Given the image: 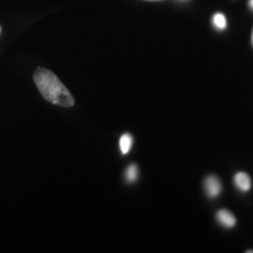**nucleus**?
I'll return each mask as SVG.
<instances>
[{"label": "nucleus", "instance_id": "obj_1", "mask_svg": "<svg viewBox=\"0 0 253 253\" xmlns=\"http://www.w3.org/2000/svg\"><path fill=\"white\" fill-rule=\"evenodd\" d=\"M33 81L43 99L48 102L62 107L74 106L75 100L71 91L52 71L43 67H38L34 71Z\"/></svg>", "mask_w": 253, "mask_h": 253}, {"label": "nucleus", "instance_id": "obj_2", "mask_svg": "<svg viewBox=\"0 0 253 253\" xmlns=\"http://www.w3.org/2000/svg\"><path fill=\"white\" fill-rule=\"evenodd\" d=\"M204 189L207 195L210 198H214L219 196L221 191V183L216 176H208L204 181Z\"/></svg>", "mask_w": 253, "mask_h": 253}, {"label": "nucleus", "instance_id": "obj_3", "mask_svg": "<svg viewBox=\"0 0 253 253\" xmlns=\"http://www.w3.org/2000/svg\"><path fill=\"white\" fill-rule=\"evenodd\" d=\"M216 218L220 225H223L224 227H227V229L233 227L237 223L236 217L233 216L229 210H219L216 214Z\"/></svg>", "mask_w": 253, "mask_h": 253}, {"label": "nucleus", "instance_id": "obj_4", "mask_svg": "<svg viewBox=\"0 0 253 253\" xmlns=\"http://www.w3.org/2000/svg\"><path fill=\"white\" fill-rule=\"evenodd\" d=\"M233 182H235V185L237 188L243 192L249 191L251 189V178H250V176L246 172L236 173Z\"/></svg>", "mask_w": 253, "mask_h": 253}, {"label": "nucleus", "instance_id": "obj_5", "mask_svg": "<svg viewBox=\"0 0 253 253\" xmlns=\"http://www.w3.org/2000/svg\"><path fill=\"white\" fill-rule=\"evenodd\" d=\"M132 136L130 134H125L120 138V149H121L122 154H128L131 149L132 145Z\"/></svg>", "mask_w": 253, "mask_h": 253}, {"label": "nucleus", "instance_id": "obj_6", "mask_svg": "<svg viewBox=\"0 0 253 253\" xmlns=\"http://www.w3.org/2000/svg\"><path fill=\"white\" fill-rule=\"evenodd\" d=\"M138 176V168L136 164H130L126 169V179L128 183H132L137 179Z\"/></svg>", "mask_w": 253, "mask_h": 253}, {"label": "nucleus", "instance_id": "obj_7", "mask_svg": "<svg viewBox=\"0 0 253 253\" xmlns=\"http://www.w3.org/2000/svg\"><path fill=\"white\" fill-rule=\"evenodd\" d=\"M212 23L218 30H225L226 28V18L221 13H216L213 15Z\"/></svg>", "mask_w": 253, "mask_h": 253}, {"label": "nucleus", "instance_id": "obj_8", "mask_svg": "<svg viewBox=\"0 0 253 253\" xmlns=\"http://www.w3.org/2000/svg\"><path fill=\"white\" fill-rule=\"evenodd\" d=\"M249 6H250V8L253 9V0H249Z\"/></svg>", "mask_w": 253, "mask_h": 253}, {"label": "nucleus", "instance_id": "obj_9", "mask_svg": "<svg viewBox=\"0 0 253 253\" xmlns=\"http://www.w3.org/2000/svg\"><path fill=\"white\" fill-rule=\"evenodd\" d=\"M148 1H161V0H148Z\"/></svg>", "mask_w": 253, "mask_h": 253}, {"label": "nucleus", "instance_id": "obj_10", "mask_svg": "<svg viewBox=\"0 0 253 253\" xmlns=\"http://www.w3.org/2000/svg\"><path fill=\"white\" fill-rule=\"evenodd\" d=\"M248 253H253V250H250V251H248Z\"/></svg>", "mask_w": 253, "mask_h": 253}, {"label": "nucleus", "instance_id": "obj_11", "mask_svg": "<svg viewBox=\"0 0 253 253\" xmlns=\"http://www.w3.org/2000/svg\"><path fill=\"white\" fill-rule=\"evenodd\" d=\"M252 41H253V36H252Z\"/></svg>", "mask_w": 253, "mask_h": 253}]
</instances>
